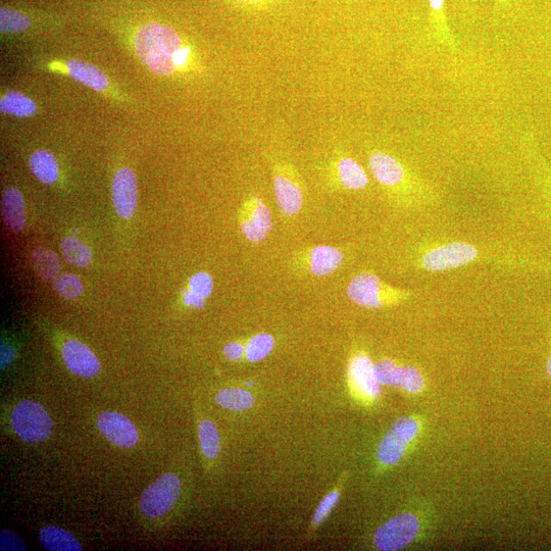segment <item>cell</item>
Wrapping results in <instances>:
<instances>
[{
    "mask_svg": "<svg viewBox=\"0 0 551 551\" xmlns=\"http://www.w3.org/2000/svg\"><path fill=\"white\" fill-rule=\"evenodd\" d=\"M135 48L140 61L160 76L184 69L191 54L175 29L159 23H147L138 30Z\"/></svg>",
    "mask_w": 551,
    "mask_h": 551,
    "instance_id": "obj_1",
    "label": "cell"
},
{
    "mask_svg": "<svg viewBox=\"0 0 551 551\" xmlns=\"http://www.w3.org/2000/svg\"><path fill=\"white\" fill-rule=\"evenodd\" d=\"M368 164L374 179L399 203L424 206L433 202V187L396 157L373 150Z\"/></svg>",
    "mask_w": 551,
    "mask_h": 551,
    "instance_id": "obj_2",
    "label": "cell"
},
{
    "mask_svg": "<svg viewBox=\"0 0 551 551\" xmlns=\"http://www.w3.org/2000/svg\"><path fill=\"white\" fill-rule=\"evenodd\" d=\"M488 259L474 244L449 240L420 248L417 266L424 271L438 273L457 270Z\"/></svg>",
    "mask_w": 551,
    "mask_h": 551,
    "instance_id": "obj_3",
    "label": "cell"
},
{
    "mask_svg": "<svg viewBox=\"0 0 551 551\" xmlns=\"http://www.w3.org/2000/svg\"><path fill=\"white\" fill-rule=\"evenodd\" d=\"M346 294L354 304L368 310L399 306L413 297L412 291L394 287L369 271L354 277L347 286Z\"/></svg>",
    "mask_w": 551,
    "mask_h": 551,
    "instance_id": "obj_4",
    "label": "cell"
},
{
    "mask_svg": "<svg viewBox=\"0 0 551 551\" xmlns=\"http://www.w3.org/2000/svg\"><path fill=\"white\" fill-rule=\"evenodd\" d=\"M11 424L15 433L25 442L47 440L54 431V421L45 408L35 400H23L12 412Z\"/></svg>",
    "mask_w": 551,
    "mask_h": 551,
    "instance_id": "obj_5",
    "label": "cell"
},
{
    "mask_svg": "<svg viewBox=\"0 0 551 551\" xmlns=\"http://www.w3.org/2000/svg\"><path fill=\"white\" fill-rule=\"evenodd\" d=\"M181 494V481L174 473H167L150 484L142 493L139 506L149 519H160L176 505Z\"/></svg>",
    "mask_w": 551,
    "mask_h": 551,
    "instance_id": "obj_6",
    "label": "cell"
},
{
    "mask_svg": "<svg viewBox=\"0 0 551 551\" xmlns=\"http://www.w3.org/2000/svg\"><path fill=\"white\" fill-rule=\"evenodd\" d=\"M419 431L420 424L415 418L405 417L397 420L378 446L379 462L384 466L396 465L403 459Z\"/></svg>",
    "mask_w": 551,
    "mask_h": 551,
    "instance_id": "obj_7",
    "label": "cell"
},
{
    "mask_svg": "<svg viewBox=\"0 0 551 551\" xmlns=\"http://www.w3.org/2000/svg\"><path fill=\"white\" fill-rule=\"evenodd\" d=\"M239 226L244 237L253 243L264 241L273 229V215L265 200L249 195L239 211Z\"/></svg>",
    "mask_w": 551,
    "mask_h": 551,
    "instance_id": "obj_8",
    "label": "cell"
},
{
    "mask_svg": "<svg viewBox=\"0 0 551 551\" xmlns=\"http://www.w3.org/2000/svg\"><path fill=\"white\" fill-rule=\"evenodd\" d=\"M420 531V523L413 514L398 515L383 524L375 533L377 549L394 551L408 546Z\"/></svg>",
    "mask_w": 551,
    "mask_h": 551,
    "instance_id": "obj_9",
    "label": "cell"
},
{
    "mask_svg": "<svg viewBox=\"0 0 551 551\" xmlns=\"http://www.w3.org/2000/svg\"><path fill=\"white\" fill-rule=\"evenodd\" d=\"M341 250L334 246L317 245L302 250L294 258L297 270L316 277H325L337 271L343 264Z\"/></svg>",
    "mask_w": 551,
    "mask_h": 551,
    "instance_id": "obj_10",
    "label": "cell"
},
{
    "mask_svg": "<svg viewBox=\"0 0 551 551\" xmlns=\"http://www.w3.org/2000/svg\"><path fill=\"white\" fill-rule=\"evenodd\" d=\"M273 185L277 205L284 216L293 217L302 211L304 192L289 166L279 165L275 168Z\"/></svg>",
    "mask_w": 551,
    "mask_h": 551,
    "instance_id": "obj_11",
    "label": "cell"
},
{
    "mask_svg": "<svg viewBox=\"0 0 551 551\" xmlns=\"http://www.w3.org/2000/svg\"><path fill=\"white\" fill-rule=\"evenodd\" d=\"M348 380L363 399L374 400L380 394V383L375 374L374 364L365 353H357L350 358Z\"/></svg>",
    "mask_w": 551,
    "mask_h": 551,
    "instance_id": "obj_12",
    "label": "cell"
},
{
    "mask_svg": "<svg viewBox=\"0 0 551 551\" xmlns=\"http://www.w3.org/2000/svg\"><path fill=\"white\" fill-rule=\"evenodd\" d=\"M97 427L109 441L122 448H131L139 440L136 426L128 417L117 412L100 414Z\"/></svg>",
    "mask_w": 551,
    "mask_h": 551,
    "instance_id": "obj_13",
    "label": "cell"
},
{
    "mask_svg": "<svg viewBox=\"0 0 551 551\" xmlns=\"http://www.w3.org/2000/svg\"><path fill=\"white\" fill-rule=\"evenodd\" d=\"M137 178L130 168L117 171L112 185L113 203L122 219H130L137 208Z\"/></svg>",
    "mask_w": 551,
    "mask_h": 551,
    "instance_id": "obj_14",
    "label": "cell"
},
{
    "mask_svg": "<svg viewBox=\"0 0 551 551\" xmlns=\"http://www.w3.org/2000/svg\"><path fill=\"white\" fill-rule=\"evenodd\" d=\"M62 356L67 368L80 377L92 378L100 371V363L91 349L77 339L64 342Z\"/></svg>",
    "mask_w": 551,
    "mask_h": 551,
    "instance_id": "obj_15",
    "label": "cell"
},
{
    "mask_svg": "<svg viewBox=\"0 0 551 551\" xmlns=\"http://www.w3.org/2000/svg\"><path fill=\"white\" fill-rule=\"evenodd\" d=\"M335 173L337 181L346 190L360 191L366 189L370 184L364 167L350 157H343L337 161Z\"/></svg>",
    "mask_w": 551,
    "mask_h": 551,
    "instance_id": "obj_16",
    "label": "cell"
},
{
    "mask_svg": "<svg viewBox=\"0 0 551 551\" xmlns=\"http://www.w3.org/2000/svg\"><path fill=\"white\" fill-rule=\"evenodd\" d=\"M430 28L432 39L441 46L457 52L459 43L447 23L444 0H429Z\"/></svg>",
    "mask_w": 551,
    "mask_h": 551,
    "instance_id": "obj_17",
    "label": "cell"
},
{
    "mask_svg": "<svg viewBox=\"0 0 551 551\" xmlns=\"http://www.w3.org/2000/svg\"><path fill=\"white\" fill-rule=\"evenodd\" d=\"M3 218L7 227L15 233L22 232L26 226L24 197L15 187L7 188L2 204Z\"/></svg>",
    "mask_w": 551,
    "mask_h": 551,
    "instance_id": "obj_18",
    "label": "cell"
},
{
    "mask_svg": "<svg viewBox=\"0 0 551 551\" xmlns=\"http://www.w3.org/2000/svg\"><path fill=\"white\" fill-rule=\"evenodd\" d=\"M69 75L81 84L98 92H105L110 87L107 75L97 67L80 60L66 62Z\"/></svg>",
    "mask_w": 551,
    "mask_h": 551,
    "instance_id": "obj_19",
    "label": "cell"
},
{
    "mask_svg": "<svg viewBox=\"0 0 551 551\" xmlns=\"http://www.w3.org/2000/svg\"><path fill=\"white\" fill-rule=\"evenodd\" d=\"M43 547L50 551H81L82 545L67 530L58 526H45L39 532Z\"/></svg>",
    "mask_w": 551,
    "mask_h": 551,
    "instance_id": "obj_20",
    "label": "cell"
},
{
    "mask_svg": "<svg viewBox=\"0 0 551 551\" xmlns=\"http://www.w3.org/2000/svg\"><path fill=\"white\" fill-rule=\"evenodd\" d=\"M30 169L33 175L43 184L57 182L60 170L56 157L47 150H37L30 158Z\"/></svg>",
    "mask_w": 551,
    "mask_h": 551,
    "instance_id": "obj_21",
    "label": "cell"
},
{
    "mask_svg": "<svg viewBox=\"0 0 551 551\" xmlns=\"http://www.w3.org/2000/svg\"><path fill=\"white\" fill-rule=\"evenodd\" d=\"M36 275L42 280H52L61 272L62 264L59 256L52 250L36 248L30 258Z\"/></svg>",
    "mask_w": 551,
    "mask_h": 551,
    "instance_id": "obj_22",
    "label": "cell"
},
{
    "mask_svg": "<svg viewBox=\"0 0 551 551\" xmlns=\"http://www.w3.org/2000/svg\"><path fill=\"white\" fill-rule=\"evenodd\" d=\"M0 111L18 118H30L37 112L33 99L18 91L6 93L0 100Z\"/></svg>",
    "mask_w": 551,
    "mask_h": 551,
    "instance_id": "obj_23",
    "label": "cell"
},
{
    "mask_svg": "<svg viewBox=\"0 0 551 551\" xmlns=\"http://www.w3.org/2000/svg\"><path fill=\"white\" fill-rule=\"evenodd\" d=\"M216 400L219 406L230 411H246L256 402L254 395L239 388H227L218 392Z\"/></svg>",
    "mask_w": 551,
    "mask_h": 551,
    "instance_id": "obj_24",
    "label": "cell"
},
{
    "mask_svg": "<svg viewBox=\"0 0 551 551\" xmlns=\"http://www.w3.org/2000/svg\"><path fill=\"white\" fill-rule=\"evenodd\" d=\"M198 436L204 456L210 460L216 459L221 450V438L217 425L211 420L200 421Z\"/></svg>",
    "mask_w": 551,
    "mask_h": 551,
    "instance_id": "obj_25",
    "label": "cell"
},
{
    "mask_svg": "<svg viewBox=\"0 0 551 551\" xmlns=\"http://www.w3.org/2000/svg\"><path fill=\"white\" fill-rule=\"evenodd\" d=\"M62 249L67 262L74 266L85 268L91 262L90 248L74 236H67L62 240Z\"/></svg>",
    "mask_w": 551,
    "mask_h": 551,
    "instance_id": "obj_26",
    "label": "cell"
},
{
    "mask_svg": "<svg viewBox=\"0 0 551 551\" xmlns=\"http://www.w3.org/2000/svg\"><path fill=\"white\" fill-rule=\"evenodd\" d=\"M275 346V339L271 334L255 335L245 345V359L250 363H257L267 358Z\"/></svg>",
    "mask_w": 551,
    "mask_h": 551,
    "instance_id": "obj_27",
    "label": "cell"
},
{
    "mask_svg": "<svg viewBox=\"0 0 551 551\" xmlns=\"http://www.w3.org/2000/svg\"><path fill=\"white\" fill-rule=\"evenodd\" d=\"M30 26L31 19L24 13L4 7L0 10V29L3 34L22 33Z\"/></svg>",
    "mask_w": 551,
    "mask_h": 551,
    "instance_id": "obj_28",
    "label": "cell"
},
{
    "mask_svg": "<svg viewBox=\"0 0 551 551\" xmlns=\"http://www.w3.org/2000/svg\"><path fill=\"white\" fill-rule=\"evenodd\" d=\"M397 387L404 389L409 393H419L425 387V379L422 373L413 366L400 367Z\"/></svg>",
    "mask_w": 551,
    "mask_h": 551,
    "instance_id": "obj_29",
    "label": "cell"
},
{
    "mask_svg": "<svg viewBox=\"0 0 551 551\" xmlns=\"http://www.w3.org/2000/svg\"><path fill=\"white\" fill-rule=\"evenodd\" d=\"M59 294L66 299L74 300L83 293V283L74 274H64L55 283Z\"/></svg>",
    "mask_w": 551,
    "mask_h": 551,
    "instance_id": "obj_30",
    "label": "cell"
},
{
    "mask_svg": "<svg viewBox=\"0 0 551 551\" xmlns=\"http://www.w3.org/2000/svg\"><path fill=\"white\" fill-rule=\"evenodd\" d=\"M188 289L207 299L212 295L214 290L213 277L206 272L196 273L189 279Z\"/></svg>",
    "mask_w": 551,
    "mask_h": 551,
    "instance_id": "obj_31",
    "label": "cell"
},
{
    "mask_svg": "<svg viewBox=\"0 0 551 551\" xmlns=\"http://www.w3.org/2000/svg\"><path fill=\"white\" fill-rule=\"evenodd\" d=\"M374 369L380 384L396 386L400 367L394 362L383 360L374 365Z\"/></svg>",
    "mask_w": 551,
    "mask_h": 551,
    "instance_id": "obj_32",
    "label": "cell"
},
{
    "mask_svg": "<svg viewBox=\"0 0 551 551\" xmlns=\"http://www.w3.org/2000/svg\"><path fill=\"white\" fill-rule=\"evenodd\" d=\"M339 494L340 493L338 490L331 491L322 500V503L320 504L313 520V525L315 527H318L319 525H321L323 521H325L327 517L330 515V513L332 512V510L334 509V507L338 502Z\"/></svg>",
    "mask_w": 551,
    "mask_h": 551,
    "instance_id": "obj_33",
    "label": "cell"
},
{
    "mask_svg": "<svg viewBox=\"0 0 551 551\" xmlns=\"http://www.w3.org/2000/svg\"><path fill=\"white\" fill-rule=\"evenodd\" d=\"M535 159L536 177L542 188L543 193L551 203V169L537 155Z\"/></svg>",
    "mask_w": 551,
    "mask_h": 551,
    "instance_id": "obj_34",
    "label": "cell"
},
{
    "mask_svg": "<svg viewBox=\"0 0 551 551\" xmlns=\"http://www.w3.org/2000/svg\"><path fill=\"white\" fill-rule=\"evenodd\" d=\"M0 549L8 551H26V545L24 542L12 531L4 530L0 533Z\"/></svg>",
    "mask_w": 551,
    "mask_h": 551,
    "instance_id": "obj_35",
    "label": "cell"
},
{
    "mask_svg": "<svg viewBox=\"0 0 551 551\" xmlns=\"http://www.w3.org/2000/svg\"><path fill=\"white\" fill-rule=\"evenodd\" d=\"M224 354L229 361L238 362L245 357V345L241 342H229L224 347Z\"/></svg>",
    "mask_w": 551,
    "mask_h": 551,
    "instance_id": "obj_36",
    "label": "cell"
},
{
    "mask_svg": "<svg viewBox=\"0 0 551 551\" xmlns=\"http://www.w3.org/2000/svg\"><path fill=\"white\" fill-rule=\"evenodd\" d=\"M183 300L187 307H192L195 310H202L206 306V298L191 292L189 289L184 291Z\"/></svg>",
    "mask_w": 551,
    "mask_h": 551,
    "instance_id": "obj_37",
    "label": "cell"
},
{
    "mask_svg": "<svg viewBox=\"0 0 551 551\" xmlns=\"http://www.w3.org/2000/svg\"><path fill=\"white\" fill-rule=\"evenodd\" d=\"M16 352L12 345L6 341H2V353H0V366L2 369H7L15 360Z\"/></svg>",
    "mask_w": 551,
    "mask_h": 551,
    "instance_id": "obj_38",
    "label": "cell"
},
{
    "mask_svg": "<svg viewBox=\"0 0 551 551\" xmlns=\"http://www.w3.org/2000/svg\"><path fill=\"white\" fill-rule=\"evenodd\" d=\"M234 2L249 6H260L271 2V0H234Z\"/></svg>",
    "mask_w": 551,
    "mask_h": 551,
    "instance_id": "obj_39",
    "label": "cell"
},
{
    "mask_svg": "<svg viewBox=\"0 0 551 551\" xmlns=\"http://www.w3.org/2000/svg\"><path fill=\"white\" fill-rule=\"evenodd\" d=\"M547 374H548L549 378L551 379V354H550L548 362H547Z\"/></svg>",
    "mask_w": 551,
    "mask_h": 551,
    "instance_id": "obj_40",
    "label": "cell"
},
{
    "mask_svg": "<svg viewBox=\"0 0 551 551\" xmlns=\"http://www.w3.org/2000/svg\"><path fill=\"white\" fill-rule=\"evenodd\" d=\"M499 3L506 4L509 0H498Z\"/></svg>",
    "mask_w": 551,
    "mask_h": 551,
    "instance_id": "obj_41",
    "label": "cell"
}]
</instances>
